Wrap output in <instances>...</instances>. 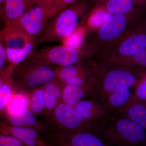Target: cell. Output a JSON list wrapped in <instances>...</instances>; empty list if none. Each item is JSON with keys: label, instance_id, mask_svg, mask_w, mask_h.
Listing matches in <instances>:
<instances>
[{"label": "cell", "instance_id": "1", "mask_svg": "<svg viewBox=\"0 0 146 146\" xmlns=\"http://www.w3.org/2000/svg\"><path fill=\"white\" fill-rule=\"evenodd\" d=\"M145 72L134 68L105 63L95 67V80L90 98L102 104L110 94L136 87Z\"/></svg>", "mask_w": 146, "mask_h": 146}, {"label": "cell", "instance_id": "2", "mask_svg": "<svg viewBox=\"0 0 146 146\" xmlns=\"http://www.w3.org/2000/svg\"><path fill=\"white\" fill-rule=\"evenodd\" d=\"M96 133L108 146H146V130L119 113L97 120Z\"/></svg>", "mask_w": 146, "mask_h": 146}, {"label": "cell", "instance_id": "3", "mask_svg": "<svg viewBox=\"0 0 146 146\" xmlns=\"http://www.w3.org/2000/svg\"><path fill=\"white\" fill-rule=\"evenodd\" d=\"M84 2L67 7L50 20L44 33L36 41V46L47 43L63 42L76 31L79 18L86 9Z\"/></svg>", "mask_w": 146, "mask_h": 146}, {"label": "cell", "instance_id": "4", "mask_svg": "<svg viewBox=\"0 0 146 146\" xmlns=\"http://www.w3.org/2000/svg\"><path fill=\"white\" fill-rule=\"evenodd\" d=\"M55 70L53 66L25 61L16 67L13 79L22 91L27 92L56 79Z\"/></svg>", "mask_w": 146, "mask_h": 146}, {"label": "cell", "instance_id": "5", "mask_svg": "<svg viewBox=\"0 0 146 146\" xmlns=\"http://www.w3.org/2000/svg\"><path fill=\"white\" fill-rule=\"evenodd\" d=\"M54 131L64 133L88 132L96 133L95 122L84 119L74 106L61 102L57 105L50 117Z\"/></svg>", "mask_w": 146, "mask_h": 146}, {"label": "cell", "instance_id": "6", "mask_svg": "<svg viewBox=\"0 0 146 146\" xmlns=\"http://www.w3.org/2000/svg\"><path fill=\"white\" fill-rule=\"evenodd\" d=\"M52 17L46 9L36 5L6 28L8 31L23 33L36 41L44 34Z\"/></svg>", "mask_w": 146, "mask_h": 146}, {"label": "cell", "instance_id": "7", "mask_svg": "<svg viewBox=\"0 0 146 146\" xmlns=\"http://www.w3.org/2000/svg\"><path fill=\"white\" fill-rule=\"evenodd\" d=\"M79 48L65 46H46L35 51L27 62L58 67L68 66L81 62L83 55Z\"/></svg>", "mask_w": 146, "mask_h": 146}, {"label": "cell", "instance_id": "8", "mask_svg": "<svg viewBox=\"0 0 146 146\" xmlns=\"http://www.w3.org/2000/svg\"><path fill=\"white\" fill-rule=\"evenodd\" d=\"M6 28L3 41L5 44L7 60L10 63L19 65L35 51L37 47L36 41L23 33L8 31Z\"/></svg>", "mask_w": 146, "mask_h": 146}, {"label": "cell", "instance_id": "9", "mask_svg": "<svg viewBox=\"0 0 146 146\" xmlns=\"http://www.w3.org/2000/svg\"><path fill=\"white\" fill-rule=\"evenodd\" d=\"M144 10L129 14H105L104 23L98 32L101 42H112L122 35L128 27L130 28L144 16Z\"/></svg>", "mask_w": 146, "mask_h": 146}, {"label": "cell", "instance_id": "10", "mask_svg": "<svg viewBox=\"0 0 146 146\" xmlns=\"http://www.w3.org/2000/svg\"><path fill=\"white\" fill-rule=\"evenodd\" d=\"M124 39L117 45L118 55L112 59L127 58L146 48V18L143 17L129 29Z\"/></svg>", "mask_w": 146, "mask_h": 146}, {"label": "cell", "instance_id": "11", "mask_svg": "<svg viewBox=\"0 0 146 146\" xmlns=\"http://www.w3.org/2000/svg\"><path fill=\"white\" fill-rule=\"evenodd\" d=\"M55 146H108L96 133L88 132L51 133Z\"/></svg>", "mask_w": 146, "mask_h": 146}, {"label": "cell", "instance_id": "12", "mask_svg": "<svg viewBox=\"0 0 146 146\" xmlns=\"http://www.w3.org/2000/svg\"><path fill=\"white\" fill-rule=\"evenodd\" d=\"M56 79L63 84L82 85L94 76L95 69L83 67L80 63L56 68Z\"/></svg>", "mask_w": 146, "mask_h": 146}, {"label": "cell", "instance_id": "13", "mask_svg": "<svg viewBox=\"0 0 146 146\" xmlns=\"http://www.w3.org/2000/svg\"><path fill=\"white\" fill-rule=\"evenodd\" d=\"M0 134L13 136L27 146H43L46 143L38 131L32 128L0 123Z\"/></svg>", "mask_w": 146, "mask_h": 146}, {"label": "cell", "instance_id": "14", "mask_svg": "<svg viewBox=\"0 0 146 146\" xmlns=\"http://www.w3.org/2000/svg\"><path fill=\"white\" fill-rule=\"evenodd\" d=\"M95 80L94 76L90 81L82 85L64 84L62 89V102L75 106L84 98L90 97Z\"/></svg>", "mask_w": 146, "mask_h": 146}, {"label": "cell", "instance_id": "15", "mask_svg": "<svg viewBox=\"0 0 146 146\" xmlns=\"http://www.w3.org/2000/svg\"><path fill=\"white\" fill-rule=\"evenodd\" d=\"M63 84L55 79L44 85V94L45 114L50 118L57 105L62 102V89Z\"/></svg>", "mask_w": 146, "mask_h": 146}, {"label": "cell", "instance_id": "16", "mask_svg": "<svg viewBox=\"0 0 146 146\" xmlns=\"http://www.w3.org/2000/svg\"><path fill=\"white\" fill-rule=\"evenodd\" d=\"M35 0H6L3 14L7 26L36 5Z\"/></svg>", "mask_w": 146, "mask_h": 146}, {"label": "cell", "instance_id": "17", "mask_svg": "<svg viewBox=\"0 0 146 146\" xmlns=\"http://www.w3.org/2000/svg\"><path fill=\"white\" fill-rule=\"evenodd\" d=\"M74 107L82 118L95 122L108 115L103 104L91 98L82 100Z\"/></svg>", "mask_w": 146, "mask_h": 146}, {"label": "cell", "instance_id": "18", "mask_svg": "<svg viewBox=\"0 0 146 146\" xmlns=\"http://www.w3.org/2000/svg\"><path fill=\"white\" fill-rule=\"evenodd\" d=\"M114 113L125 115L146 130V106L140 101H129L121 109Z\"/></svg>", "mask_w": 146, "mask_h": 146}, {"label": "cell", "instance_id": "19", "mask_svg": "<svg viewBox=\"0 0 146 146\" xmlns=\"http://www.w3.org/2000/svg\"><path fill=\"white\" fill-rule=\"evenodd\" d=\"M107 13L117 14H129L144 10L133 0H103L98 7Z\"/></svg>", "mask_w": 146, "mask_h": 146}, {"label": "cell", "instance_id": "20", "mask_svg": "<svg viewBox=\"0 0 146 146\" xmlns=\"http://www.w3.org/2000/svg\"><path fill=\"white\" fill-rule=\"evenodd\" d=\"M131 89L117 91L110 94L102 104L108 115L114 113L123 107L132 96Z\"/></svg>", "mask_w": 146, "mask_h": 146}, {"label": "cell", "instance_id": "21", "mask_svg": "<svg viewBox=\"0 0 146 146\" xmlns=\"http://www.w3.org/2000/svg\"><path fill=\"white\" fill-rule=\"evenodd\" d=\"M9 124L15 126L32 128L37 131H44V127L36 119L35 115L29 108L18 115H7Z\"/></svg>", "mask_w": 146, "mask_h": 146}, {"label": "cell", "instance_id": "22", "mask_svg": "<svg viewBox=\"0 0 146 146\" xmlns=\"http://www.w3.org/2000/svg\"><path fill=\"white\" fill-rule=\"evenodd\" d=\"M29 98L28 92L22 91L13 93L7 106V115H18L23 113L29 108Z\"/></svg>", "mask_w": 146, "mask_h": 146}, {"label": "cell", "instance_id": "23", "mask_svg": "<svg viewBox=\"0 0 146 146\" xmlns=\"http://www.w3.org/2000/svg\"><path fill=\"white\" fill-rule=\"evenodd\" d=\"M108 63L131 67L146 72V48L127 58L108 60Z\"/></svg>", "mask_w": 146, "mask_h": 146}, {"label": "cell", "instance_id": "24", "mask_svg": "<svg viewBox=\"0 0 146 146\" xmlns=\"http://www.w3.org/2000/svg\"><path fill=\"white\" fill-rule=\"evenodd\" d=\"M29 98V109L35 115H39L44 110L45 102L44 85L28 92Z\"/></svg>", "mask_w": 146, "mask_h": 146}, {"label": "cell", "instance_id": "25", "mask_svg": "<svg viewBox=\"0 0 146 146\" xmlns=\"http://www.w3.org/2000/svg\"><path fill=\"white\" fill-rule=\"evenodd\" d=\"M16 82L13 78L9 79L0 90V113L6 108L11 97L14 93Z\"/></svg>", "mask_w": 146, "mask_h": 146}, {"label": "cell", "instance_id": "26", "mask_svg": "<svg viewBox=\"0 0 146 146\" xmlns=\"http://www.w3.org/2000/svg\"><path fill=\"white\" fill-rule=\"evenodd\" d=\"M80 0H49L46 9L50 12L53 17L67 7L78 2Z\"/></svg>", "mask_w": 146, "mask_h": 146}, {"label": "cell", "instance_id": "27", "mask_svg": "<svg viewBox=\"0 0 146 146\" xmlns=\"http://www.w3.org/2000/svg\"><path fill=\"white\" fill-rule=\"evenodd\" d=\"M106 12L102 9L97 7L91 13L89 18L90 25L94 28L100 27L104 23L105 14Z\"/></svg>", "mask_w": 146, "mask_h": 146}, {"label": "cell", "instance_id": "28", "mask_svg": "<svg viewBox=\"0 0 146 146\" xmlns=\"http://www.w3.org/2000/svg\"><path fill=\"white\" fill-rule=\"evenodd\" d=\"M146 100V78L141 80L135 87L134 93L129 101Z\"/></svg>", "mask_w": 146, "mask_h": 146}, {"label": "cell", "instance_id": "29", "mask_svg": "<svg viewBox=\"0 0 146 146\" xmlns=\"http://www.w3.org/2000/svg\"><path fill=\"white\" fill-rule=\"evenodd\" d=\"M18 65L10 63L5 68L0 71V90L6 82L11 77L14 70Z\"/></svg>", "mask_w": 146, "mask_h": 146}, {"label": "cell", "instance_id": "30", "mask_svg": "<svg viewBox=\"0 0 146 146\" xmlns=\"http://www.w3.org/2000/svg\"><path fill=\"white\" fill-rule=\"evenodd\" d=\"M0 146H27L13 136L0 134Z\"/></svg>", "mask_w": 146, "mask_h": 146}, {"label": "cell", "instance_id": "31", "mask_svg": "<svg viewBox=\"0 0 146 146\" xmlns=\"http://www.w3.org/2000/svg\"><path fill=\"white\" fill-rule=\"evenodd\" d=\"M4 30L0 32V71L3 68L6 60H7L6 48L4 46L3 36Z\"/></svg>", "mask_w": 146, "mask_h": 146}, {"label": "cell", "instance_id": "32", "mask_svg": "<svg viewBox=\"0 0 146 146\" xmlns=\"http://www.w3.org/2000/svg\"><path fill=\"white\" fill-rule=\"evenodd\" d=\"M7 26L3 17V10L0 9V32L3 31Z\"/></svg>", "mask_w": 146, "mask_h": 146}, {"label": "cell", "instance_id": "33", "mask_svg": "<svg viewBox=\"0 0 146 146\" xmlns=\"http://www.w3.org/2000/svg\"><path fill=\"white\" fill-rule=\"evenodd\" d=\"M139 7L145 9L146 8V0H133Z\"/></svg>", "mask_w": 146, "mask_h": 146}, {"label": "cell", "instance_id": "34", "mask_svg": "<svg viewBox=\"0 0 146 146\" xmlns=\"http://www.w3.org/2000/svg\"><path fill=\"white\" fill-rule=\"evenodd\" d=\"M36 5L46 9L47 3L49 0H35Z\"/></svg>", "mask_w": 146, "mask_h": 146}, {"label": "cell", "instance_id": "35", "mask_svg": "<svg viewBox=\"0 0 146 146\" xmlns=\"http://www.w3.org/2000/svg\"><path fill=\"white\" fill-rule=\"evenodd\" d=\"M5 1L6 0H0V9L2 10L3 11Z\"/></svg>", "mask_w": 146, "mask_h": 146}, {"label": "cell", "instance_id": "36", "mask_svg": "<svg viewBox=\"0 0 146 146\" xmlns=\"http://www.w3.org/2000/svg\"><path fill=\"white\" fill-rule=\"evenodd\" d=\"M144 18H146V8L144 10Z\"/></svg>", "mask_w": 146, "mask_h": 146}, {"label": "cell", "instance_id": "37", "mask_svg": "<svg viewBox=\"0 0 146 146\" xmlns=\"http://www.w3.org/2000/svg\"><path fill=\"white\" fill-rule=\"evenodd\" d=\"M43 146H53L51 145H50L48 143H47L46 142V143H45L44 145Z\"/></svg>", "mask_w": 146, "mask_h": 146}, {"label": "cell", "instance_id": "38", "mask_svg": "<svg viewBox=\"0 0 146 146\" xmlns=\"http://www.w3.org/2000/svg\"><path fill=\"white\" fill-rule=\"evenodd\" d=\"M142 102H143L144 103V104H145V105L146 106V100L144 101H142Z\"/></svg>", "mask_w": 146, "mask_h": 146}]
</instances>
